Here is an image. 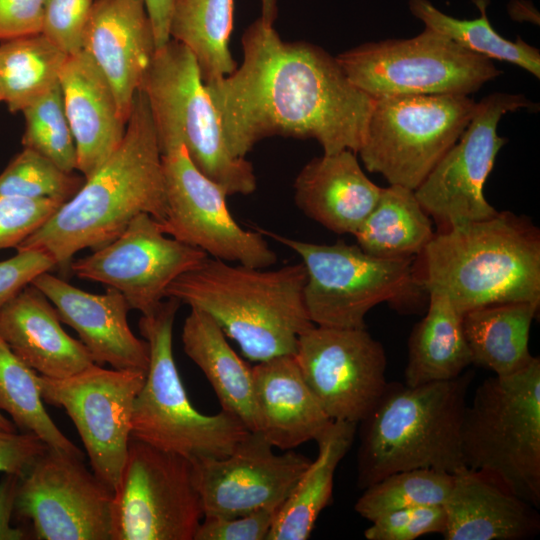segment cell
<instances>
[{
	"instance_id": "1",
	"label": "cell",
	"mask_w": 540,
	"mask_h": 540,
	"mask_svg": "<svg viewBox=\"0 0 540 540\" xmlns=\"http://www.w3.org/2000/svg\"><path fill=\"white\" fill-rule=\"evenodd\" d=\"M243 60L205 83L235 157L279 135L315 139L323 154L360 149L375 99L356 87L336 57L304 41H283L261 18L242 37Z\"/></svg>"
},
{
	"instance_id": "2",
	"label": "cell",
	"mask_w": 540,
	"mask_h": 540,
	"mask_svg": "<svg viewBox=\"0 0 540 540\" xmlns=\"http://www.w3.org/2000/svg\"><path fill=\"white\" fill-rule=\"evenodd\" d=\"M140 213L163 222L167 199L161 151L145 94L133 99L124 137L79 191L15 249L40 250L61 272L74 255L117 238Z\"/></svg>"
},
{
	"instance_id": "3",
	"label": "cell",
	"mask_w": 540,
	"mask_h": 540,
	"mask_svg": "<svg viewBox=\"0 0 540 540\" xmlns=\"http://www.w3.org/2000/svg\"><path fill=\"white\" fill-rule=\"evenodd\" d=\"M302 263L256 268L208 256L166 290L207 313L249 360L294 354L300 334L314 326L304 302Z\"/></svg>"
},
{
	"instance_id": "4",
	"label": "cell",
	"mask_w": 540,
	"mask_h": 540,
	"mask_svg": "<svg viewBox=\"0 0 540 540\" xmlns=\"http://www.w3.org/2000/svg\"><path fill=\"white\" fill-rule=\"evenodd\" d=\"M420 255L419 286L447 296L462 315L499 303H540L539 232L513 213L445 228Z\"/></svg>"
},
{
	"instance_id": "5",
	"label": "cell",
	"mask_w": 540,
	"mask_h": 540,
	"mask_svg": "<svg viewBox=\"0 0 540 540\" xmlns=\"http://www.w3.org/2000/svg\"><path fill=\"white\" fill-rule=\"evenodd\" d=\"M471 371L418 386L388 382L359 423L357 486L365 489L401 471L429 468L455 473L465 466L461 424Z\"/></svg>"
},
{
	"instance_id": "6",
	"label": "cell",
	"mask_w": 540,
	"mask_h": 540,
	"mask_svg": "<svg viewBox=\"0 0 540 540\" xmlns=\"http://www.w3.org/2000/svg\"><path fill=\"white\" fill-rule=\"evenodd\" d=\"M181 302L162 300L138 327L149 347V366L136 396L131 437L191 460L230 455L250 433L234 414L205 415L191 404L173 355V326Z\"/></svg>"
},
{
	"instance_id": "7",
	"label": "cell",
	"mask_w": 540,
	"mask_h": 540,
	"mask_svg": "<svg viewBox=\"0 0 540 540\" xmlns=\"http://www.w3.org/2000/svg\"><path fill=\"white\" fill-rule=\"evenodd\" d=\"M464 465L540 507V359L475 389L461 424Z\"/></svg>"
},
{
	"instance_id": "8",
	"label": "cell",
	"mask_w": 540,
	"mask_h": 540,
	"mask_svg": "<svg viewBox=\"0 0 540 540\" xmlns=\"http://www.w3.org/2000/svg\"><path fill=\"white\" fill-rule=\"evenodd\" d=\"M140 89L160 148L182 143L195 166L227 195L256 190L253 165L229 151L196 59L186 46L170 39L157 48Z\"/></svg>"
},
{
	"instance_id": "9",
	"label": "cell",
	"mask_w": 540,
	"mask_h": 540,
	"mask_svg": "<svg viewBox=\"0 0 540 540\" xmlns=\"http://www.w3.org/2000/svg\"><path fill=\"white\" fill-rule=\"evenodd\" d=\"M475 107L468 95L377 98L357 153L368 171L415 190L459 139Z\"/></svg>"
},
{
	"instance_id": "10",
	"label": "cell",
	"mask_w": 540,
	"mask_h": 540,
	"mask_svg": "<svg viewBox=\"0 0 540 540\" xmlns=\"http://www.w3.org/2000/svg\"><path fill=\"white\" fill-rule=\"evenodd\" d=\"M336 59L348 79L374 99L469 96L501 74L492 60L426 27L412 38L365 43L340 53Z\"/></svg>"
},
{
	"instance_id": "11",
	"label": "cell",
	"mask_w": 540,
	"mask_h": 540,
	"mask_svg": "<svg viewBox=\"0 0 540 540\" xmlns=\"http://www.w3.org/2000/svg\"><path fill=\"white\" fill-rule=\"evenodd\" d=\"M258 230L300 256L306 270L304 302L314 325L366 328L373 307L420 287L413 258H381L342 241L315 244Z\"/></svg>"
},
{
	"instance_id": "12",
	"label": "cell",
	"mask_w": 540,
	"mask_h": 540,
	"mask_svg": "<svg viewBox=\"0 0 540 540\" xmlns=\"http://www.w3.org/2000/svg\"><path fill=\"white\" fill-rule=\"evenodd\" d=\"M203 518L193 461L131 437L113 491L111 540H194Z\"/></svg>"
},
{
	"instance_id": "13",
	"label": "cell",
	"mask_w": 540,
	"mask_h": 540,
	"mask_svg": "<svg viewBox=\"0 0 540 540\" xmlns=\"http://www.w3.org/2000/svg\"><path fill=\"white\" fill-rule=\"evenodd\" d=\"M113 490L83 457L49 447L20 478L14 514L38 540H111Z\"/></svg>"
},
{
	"instance_id": "14",
	"label": "cell",
	"mask_w": 540,
	"mask_h": 540,
	"mask_svg": "<svg viewBox=\"0 0 540 540\" xmlns=\"http://www.w3.org/2000/svg\"><path fill=\"white\" fill-rule=\"evenodd\" d=\"M165 181V234L209 256L256 268L277 261L265 236L242 228L231 215L225 191L192 162L182 143L160 148Z\"/></svg>"
},
{
	"instance_id": "15",
	"label": "cell",
	"mask_w": 540,
	"mask_h": 540,
	"mask_svg": "<svg viewBox=\"0 0 540 540\" xmlns=\"http://www.w3.org/2000/svg\"><path fill=\"white\" fill-rule=\"evenodd\" d=\"M533 104L522 94L495 92L476 102L464 132L414 190L424 211L443 229L489 219L498 211L483 188L506 139L497 133L502 116Z\"/></svg>"
},
{
	"instance_id": "16",
	"label": "cell",
	"mask_w": 540,
	"mask_h": 540,
	"mask_svg": "<svg viewBox=\"0 0 540 540\" xmlns=\"http://www.w3.org/2000/svg\"><path fill=\"white\" fill-rule=\"evenodd\" d=\"M146 373L93 364L62 379L38 374L44 402L63 408L74 423L94 474L116 488L131 439L134 402Z\"/></svg>"
},
{
	"instance_id": "17",
	"label": "cell",
	"mask_w": 540,
	"mask_h": 540,
	"mask_svg": "<svg viewBox=\"0 0 540 540\" xmlns=\"http://www.w3.org/2000/svg\"><path fill=\"white\" fill-rule=\"evenodd\" d=\"M294 356L331 420L359 423L388 383L385 349L366 328L314 325L298 337Z\"/></svg>"
},
{
	"instance_id": "18",
	"label": "cell",
	"mask_w": 540,
	"mask_h": 540,
	"mask_svg": "<svg viewBox=\"0 0 540 540\" xmlns=\"http://www.w3.org/2000/svg\"><path fill=\"white\" fill-rule=\"evenodd\" d=\"M208 256L165 234L159 221L140 213L113 241L72 261L70 271L118 290L131 309L147 314L166 298L176 278Z\"/></svg>"
},
{
	"instance_id": "19",
	"label": "cell",
	"mask_w": 540,
	"mask_h": 540,
	"mask_svg": "<svg viewBox=\"0 0 540 540\" xmlns=\"http://www.w3.org/2000/svg\"><path fill=\"white\" fill-rule=\"evenodd\" d=\"M258 432H251L223 458L193 461L204 517L231 518L279 508L311 460L287 450L276 454Z\"/></svg>"
},
{
	"instance_id": "20",
	"label": "cell",
	"mask_w": 540,
	"mask_h": 540,
	"mask_svg": "<svg viewBox=\"0 0 540 540\" xmlns=\"http://www.w3.org/2000/svg\"><path fill=\"white\" fill-rule=\"evenodd\" d=\"M31 284L53 304L61 322L78 333L96 364L147 372L148 344L130 329L131 308L118 290L107 287L104 293H90L50 272L38 275Z\"/></svg>"
},
{
	"instance_id": "21",
	"label": "cell",
	"mask_w": 540,
	"mask_h": 540,
	"mask_svg": "<svg viewBox=\"0 0 540 540\" xmlns=\"http://www.w3.org/2000/svg\"><path fill=\"white\" fill-rule=\"evenodd\" d=\"M82 50L110 83L127 123L134 96L156 50L144 0H94Z\"/></svg>"
},
{
	"instance_id": "22",
	"label": "cell",
	"mask_w": 540,
	"mask_h": 540,
	"mask_svg": "<svg viewBox=\"0 0 540 540\" xmlns=\"http://www.w3.org/2000/svg\"><path fill=\"white\" fill-rule=\"evenodd\" d=\"M445 540H524L540 531L538 508L490 473L461 467L443 504Z\"/></svg>"
},
{
	"instance_id": "23",
	"label": "cell",
	"mask_w": 540,
	"mask_h": 540,
	"mask_svg": "<svg viewBox=\"0 0 540 540\" xmlns=\"http://www.w3.org/2000/svg\"><path fill=\"white\" fill-rule=\"evenodd\" d=\"M59 84L76 147V170L87 178L120 145L127 123L110 83L83 50L67 56Z\"/></svg>"
},
{
	"instance_id": "24",
	"label": "cell",
	"mask_w": 540,
	"mask_h": 540,
	"mask_svg": "<svg viewBox=\"0 0 540 540\" xmlns=\"http://www.w3.org/2000/svg\"><path fill=\"white\" fill-rule=\"evenodd\" d=\"M0 337L39 375L62 379L95 364L80 341L61 326L56 308L29 284L0 310Z\"/></svg>"
},
{
	"instance_id": "25",
	"label": "cell",
	"mask_w": 540,
	"mask_h": 540,
	"mask_svg": "<svg viewBox=\"0 0 540 540\" xmlns=\"http://www.w3.org/2000/svg\"><path fill=\"white\" fill-rule=\"evenodd\" d=\"M256 431L287 451L316 440L331 423L306 383L294 354L252 367Z\"/></svg>"
},
{
	"instance_id": "26",
	"label": "cell",
	"mask_w": 540,
	"mask_h": 540,
	"mask_svg": "<svg viewBox=\"0 0 540 540\" xmlns=\"http://www.w3.org/2000/svg\"><path fill=\"white\" fill-rule=\"evenodd\" d=\"M382 189L363 172L356 153L346 149L309 161L295 178L294 200L306 216L328 230L354 234Z\"/></svg>"
},
{
	"instance_id": "27",
	"label": "cell",
	"mask_w": 540,
	"mask_h": 540,
	"mask_svg": "<svg viewBox=\"0 0 540 540\" xmlns=\"http://www.w3.org/2000/svg\"><path fill=\"white\" fill-rule=\"evenodd\" d=\"M181 339L184 352L204 373L222 410L256 431L252 367L232 349L218 324L204 311L190 308Z\"/></svg>"
},
{
	"instance_id": "28",
	"label": "cell",
	"mask_w": 540,
	"mask_h": 540,
	"mask_svg": "<svg viewBox=\"0 0 540 540\" xmlns=\"http://www.w3.org/2000/svg\"><path fill=\"white\" fill-rule=\"evenodd\" d=\"M358 423L332 420L315 440L318 454L277 510L266 540H306L332 498L335 471L350 450Z\"/></svg>"
},
{
	"instance_id": "29",
	"label": "cell",
	"mask_w": 540,
	"mask_h": 540,
	"mask_svg": "<svg viewBox=\"0 0 540 540\" xmlns=\"http://www.w3.org/2000/svg\"><path fill=\"white\" fill-rule=\"evenodd\" d=\"M429 305L408 339L404 378L418 386L457 378L472 364L462 317L444 294L430 291Z\"/></svg>"
},
{
	"instance_id": "30",
	"label": "cell",
	"mask_w": 540,
	"mask_h": 540,
	"mask_svg": "<svg viewBox=\"0 0 540 540\" xmlns=\"http://www.w3.org/2000/svg\"><path fill=\"white\" fill-rule=\"evenodd\" d=\"M539 304L506 302L463 314V331L472 364L497 376L513 374L526 367L534 358L529 351V334Z\"/></svg>"
},
{
	"instance_id": "31",
	"label": "cell",
	"mask_w": 540,
	"mask_h": 540,
	"mask_svg": "<svg viewBox=\"0 0 540 540\" xmlns=\"http://www.w3.org/2000/svg\"><path fill=\"white\" fill-rule=\"evenodd\" d=\"M432 222L414 190L383 188L367 218L353 234L366 253L381 258H414L434 236Z\"/></svg>"
},
{
	"instance_id": "32",
	"label": "cell",
	"mask_w": 540,
	"mask_h": 540,
	"mask_svg": "<svg viewBox=\"0 0 540 540\" xmlns=\"http://www.w3.org/2000/svg\"><path fill=\"white\" fill-rule=\"evenodd\" d=\"M234 0H175L169 36L186 46L196 59L204 83L223 78L237 68L229 49Z\"/></svg>"
},
{
	"instance_id": "33",
	"label": "cell",
	"mask_w": 540,
	"mask_h": 540,
	"mask_svg": "<svg viewBox=\"0 0 540 540\" xmlns=\"http://www.w3.org/2000/svg\"><path fill=\"white\" fill-rule=\"evenodd\" d=\"M67 54L42 33L0 42L2 102L16 113L57 84Z\"/></svg>"
},
{
	"instance_id": "34",
	"label": "cell",
	"mask_w": 540,
	"mask_h": 540,
	"mask_svg": "<svg viewBox=\"0 0 540 540\" xmlns=\"http://www.w3.org/2000/svg\"><path fill=\"white\" fill-rule=\"evenodd\" d=\"M480 16L475 19H457L438 10L428 0H409L412 14L426 28L443 34L459 46L490 60L515 64L535 77H540V53L521 38L510 41L498 34L486 14L488 0H473Z\"/></svg>"
},
{
	"instance_id": "35",
	"label": "cell",
	"mask_w": 540,
	"mask_h": 540,
	"mask_svg": "<svg viewBox=\"0 0 540 540\" xmlns=\"http://www.w3.org/2000/svg\"><path fill=\"white\" fill-rule=\"evenodd\" d=\"M36 371L26 365L0 337V411L15 426L38 436L49 447L83 457L44 408Z\"/></svg>"
},
{
	"instance_id": "36",
	"label": "cell",
	"mask_w": 540,
	"mask_h": 540,
	"mask_svg": "<svg viewBox=\"0 0 540 540\" xmlns=\"http://www.w3.org/2000/svg\"><path fill=\"white\" fill-rule=\"evenodd\" d=\"M453 484V474L429 468L390 474L363 489L355 511L369 522L381 515L420 505H443Z\"/></svg>"
},
{
	"instance_id": "37",
	"label": "cell",
	"mask_w": 540,
	"mask_h": 540,
	"mask_svg": "<svg viewBox=\"0 0 540 540\" xmlns=\"http://www.w3.org/2000/svg\"><path fill=\"white\" fill-rule=\"evenodd\" d=\"M25 129L23 147L51 160L62 170H76L74 138L65 114L60 84L22 110Z\"/></svg>"
},
{
	"instance_id": "38",
	"label": "cell",
	"mask_w": 540,
	"mask_h": 540,
	"mask_svg": "<svg viewBox=\"0 0 540 540\" xmlns=\"http://www.w3.org/2000/svg\"><path fill=\"white\" fill-rule=\"evenodd\" d=\"M84 181L83 176L66 172L35 150L23 147L0 174V194L65 203Z\"/></svg>"
},
{
	"instance_id": "39",
	"label": "cell",
	"mask_w": 540,
	"mask_h": 540,
	"mask_svg": "<svg viewBox=\"0 0 540 540\" xmlns=\"http://www.w3.org/2000/svg\"><path fill=\"white\" fill-rule=\"evenodd\" d=\"M445 527L443 505H420L379 516L371 521L364 536L368 540H414L427 534L442 535Z\"/></svg>"
},
{
	"instance_id": "40",
	"label": "cell",
	"mask_w": 540,
	"mask_h": 540,
	"mask_svg": "<svg viewBox=\"0 0 540 540\" xmlns=\"http://www.w3.org/2000/svg\"><path fill=\"white\" fill-rule=\"evenodd\" d=\"M64 203L0 194V250L16 248L40 228Z\"/></svg>"
},
{
	"instance_id": "41",
	"label": "cell",
	"mask_w": 540,
	"mask_h": 540,
	"mask_svg": "<svg viewBox=\"0 0 540 540\" xmlns=\"http://www.w3.org/2000/svg\"><path fill=\"white\" fill-rule=\"evenodd\" d=\"M93 1L46 0L41 33L67 55L81 51Z\"/></svg>"
},
{
	"instance_id": "42",
	"label": "cell",
	"mask_w": 540,
	"mask_h": 540,
	"mask_svg": "<svg viewBox=\"0 0 540 540\" xmlns=\"http://www.w3.org/2000/svg\"><path fill=\"white\" fill-rule=\"evenodd\" d=\"M279 508L231 518L204 517L194 540H266Z\"/></svg>"
},
{
	"instance_id": "43",
	"label": "cell",
	"mask_w": 540,
	"mask_h": 540,
	"mask_svg": "<svg viewBox=\"0 0 540 540\" xmlns=\"http://www.w3.org/2000/svg\"><path fill=\"white\" fill-rule=\"evenodd\" d=\"M56 267L51 256L40 250H19L0 261V310L34 278Z\"/></svg>"
},
{
	"instance_id": "44",
	"label": "cell",
	"mask_w": 540,
	"mask_h": 540,
	"mask_svg": "<svg viewBox=\"0 0 540 540\" xmlns=\"http://www.w3.org/2000/svg\"><path fill=\"white\" fill-rule=\"evenodd\" d=\"M48 445L31 432L0 429V472L23 477Z\"/></svg>"
},
{
	"instance_id": "45",
	"label": "cell",
	"mask_w": 540,
	"mask_h": 540,
	"mask_svg": "<svg viewBox=\"0 0 540 540\" xmlns=\"http://www.w3.org/2000/svg\"><path fill=\"white\" fill-rule=\"evenodd\" d=\"M46 0H0V42L42 32Z\"/></svg>"
},
{
	"instance_id": "46",
	"label": "cell",
	"mask_w": 540,
	"mask_h": 540,
	"mask_svg": "<svg viewBox=\"0 0 540 540\" xmlns=\"http://www.w3.org/2000/svg\"><path fill=\"white\" fill-rule=\"evenodd\" d=\"M20 477L5 474L0 481V540L32 539L30 530L11 525Z\"/></svg>"
},
{
	"instance_id": "47",
	"label": "cell",
	"mask_w": 540,
	"mask_h": 540,
	"mask_svg": "<svg viewBox=\"0 0 540 540\" xmlns=\"http://www.w3.org/2000/svg\"><path fill=\"white\" fill-rule=\"evenodd\" d=\"M175 0H144L152 25L156 49L169 40V25Z\"/></svg>"
},
{
	"instance_id": "48",
	"label": "cell",
	"mask_w": 540,
	"mask_h": 540,
	"mask_svg": "<svg viewBox=\"0 0 540 540\" xmlns=\"http://www.w3.org/2000/svg\"><path fill=\"white\" fill-rule=\"evenodd\" d=\"M277 17V0H261V19L273 25Z\"/></svg>"
},
{
	"instance_id": "49",
	"label": "cell",
	"mask_w": 540,
	"mask_h": 540,
	"mask_svg": "<svg viewBox=\"0 0 540 540\" xmlns=\"http://www.w3.org/2000/svg\"><path fill=\"white\" fill-rule=\"evenodd\" d=\"M0 429L5 431H16V426L13 421L6 418L0 411Z\"/></svg>"
},
{
	"instance_id": "50",
	"label": "cell",
	"mask_w": 540,
	"mask_h": 540,
	"mask_svg": "<svg viewBox=\"0 0 540 540\" xmlns=\"http://www.w3.org/2000/svg\"><path fill=\"white\" fill-rule=\"evenodd\" d=\"M0 102H2V94H1V89H0Z\"/></svg>"
}]
</instances>
